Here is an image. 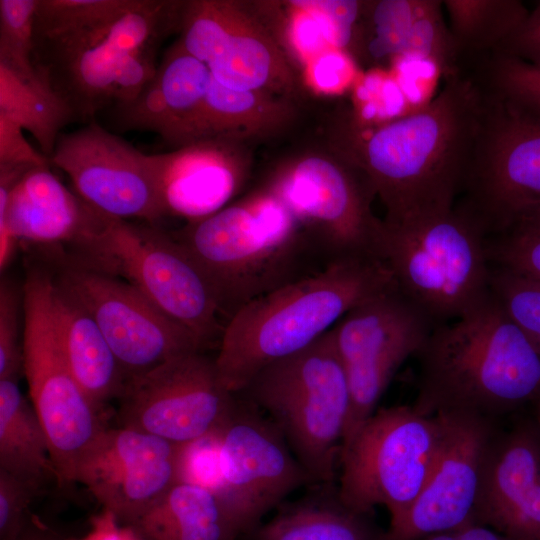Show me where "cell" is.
I'll use <instances>...</instances> for the list:
<instances>
[{"instance_id":"obj_41","label":"cell","mask_w":540,"mask_h":540,"mask_svg":"<svg viewBox=\"0 0 540 540\" xmlns=\"http://www.w3.org/2000/svg\"><path fill=\"white\" fill-rule=\"evenodd\" d=\"M158 46L143 47L122 58L113 81L112 108L132 102L153 80L158 68L155 63Z\"/></svg>"},{"instance_id":"obj_21","label":"cell","mask_w":540,"mask_h":540,"mask_svg":"<svg viewBox=\"0 0 540 540\" xmlns=\"http://www.w3.org/2000/svg\"><path fill=\"white\" fill-rule=\"evenodd\" d=\"M104 214L70 191L49 164L31 168L0 166V267L9 263L19 241L79 244Z\"/></svg>"},{"instance_id":"obj_39","label":"cell","mask_w":540,"mask_h":540,"mask_svg":"<svg viewBox=\"0 0 540 540\" xmlns=\"http://www.w3.org/2000/svg\"><path fill=\"white\" fill-rule=\"evenodd\" d=\"M41 488L0 469V540H17L32 520L29 507Z\"/></svg>"},{"instance_id":"obj_38","label":"cell","mask_w":540,"mask_h":540,"mask_svg":"<svg viewBox=\"0 0 540 540\" xmlns=\"http://www.w3.org/2000/svg\"><path fill=\"white\" fill-rule=\"evenodd\" d=\"M23 290L8 281L0 286V379L19 378L23 373V338L20 339Z\"/></svg>"},{"instance_id":"obj_2","label":"cell","mask_w":540,"mask_h":540,"mask_svg":"<svg viewBox=\"0 0 540 540\" xmlns=\"http://www.w3.org/2000/svg\"><path fill=\"white\" fill-rule=\"evenodd\" d=\"M416 357L412 406L424 416L460 412L498 420L540 396V355L492 293L435 326Z\"/></svg>"},{"instance_id":"obj_31","label":"cell","mask_w":540,"mask_h":540,"mask_svg":"<svg viewBox=\"0 0 540 540\" xmlns=\"http://www.w3.org/2000/svg\"><path fill=\"white\" fill-rule=\"evenodd\" d=\"M0 116L29 132L48 159L61 129L74 120L68 107L41 76L27 79L2 64Z\"/></svg>"},{"instance_id":"obj_36","label":"cell","mask_w":540,"mask_h":540,"mask_svg":"<svg viewBox=\"0 0 540 540\" xmlns=\"http://www.w3.org/2000/svg\"><path fill=\"white\" fill-rule=\"evenodd\" d=\"M131 0H38L34 38L79 30L124 10Z\"/></svg>"},{"instance_id":"obj_19","label":"cell","mask_w":540,"mask_h":540,"mask_svg":"<svg viewBox=\"0 0 540 540\" xmlns=\"http://www.w3.org/2000/svg\"><path fill=\"white\" fill-rule=\"evenodd\" d=\"M49 160L69 177L75 193L100 213L148 223L163 217L150 154L99 124L61 133Z\"/></svg>"},{"instance_id":"obj_33","label":"cell","mask_w":540,"mask_h":540,"mask_svg":"<svg viewBox=\"0 0 540 540\" xmlns=\"http://www.w3.org/2000/svg\"><path fill=\"white\" fill-rule=\"evenodd\" d=\"M494 97L528 115L540 118V66L494 52L472 72Z\"/></svg>"},{"instance_id":"obj_50","label":"cell","mask_w":540,"mask_h":540,"mask_svg":"<svg viewBox=\"0 0 540 540\" xmlns=\"http://www.w3.org/2000/svg\"><path fill=\"white\" fill-rule=\"evenodd\" d=\"M534 410V420L540 432V396L531 405Z\"/></svg>"},{"instance_id":"obj_49","label":"cell","mask_w":540,"mask_h":540,"mask_svg":"<svg viewBox=\"0 0 540 540\" xmlns=\"http://www.w3.org/2000/svg\"><path fill=\"white\" fill-rule=\"evenodd\" d=\"M520 223H527L540 228V209L527 216Z\"/></svg>"},{"instance_id":"obj_8","label":"cell","mask_w":540,"mask_h":540,"mask_svg":"<svg viewBox=\"0 0 540 540\" xmlns=\"http://www.w3.org/2000/svg\"><path fill=\"white\" fill-rule=\"evenodd\" d=\"M183 4L131 0L121 12L88 27L34 38V66L74 119H91L111 107L113 81L122 58L159 45L179 28Z\"/></svg>"},{"instance_id":"obj_11","label":"cell","mask_w":540,"mask_h":540,"mask_svg":"<svg viewBox=\"0 0 540 540\" xmlns=\"http://www.w3.org/2000/svg\"><path fill=\"white\" fill-rule=\"evenodd\" d=\"M300 223L325 260L381 259L384 221L375 216L376 194L343 159L310 154L280 166L264 185Z\"/></svg>"},{"instance_id":"obj_18","label":"cell","mask_w":540,"mask_h":540,"mask_svg":"<svg viewBox=\"0 0 540 540\" xmlns=\"http://www.w3.org/2000/svg\"><path fill=\"white\" fill-rule=\"evenodd\" d=\"M440 443L430 476L404 516L381 540H419L475 524V512L497 420L472 413L435 415Z\"/></svg>"},{"instance_id":"obj_6","label":"cell","mask_w":540,"mask_h":540,"mask_svg":"<svg viewBox=\"0 0 540 540\" xmlns=\"http://www.w3.org/2000/svg\"><path fill=\"white\" fill-rule=\"evenodd\" d=\"M486 238L475 219L455 204L412 222H384L381 259L398 290L437 326L491 295Z\"/></svg>"},{"instance_id":"obj_26","label":"cell","mask_w":540,"mask_h":540,"mask_svg":"<svg viewBox=\"0 0 540 540\" xmlns=\"http://www.w3.org/2000/svg\"><path fill=\"white\" fill-rule=\"evenodd\" d=\"M139 540H237L240 534L219 497L180 481L133 524Z\"/></svg>"},{"instance_id":"obj_24","label":"cell","mask_w":540,"mask_h":540,"mask_svg":"<svg viewBox=\"0 0 540 540\" xmlns=\"http://www.w3.org/2000/svg\"><path fill=\"white\" fill-rule=\"evenodd\" d=\"M51 315L66 363L99 411L120 397L127 378L87 310L63 290L53 277Z\"/></svg>"},{"instance_id":"obj_30","label":"cell","mask_w":540,"mask_h":540,"mask_svg":"<svg viewBox=\"0 0 540 540\" xmlns=\"http://www.w3.org/2000/svg\"><path fill=\"white\" fill-rule=\"evenodd\" d=\"M448 27L464 72L470 73L497 52L520 28L529 9L519 0H445Z\"/></svg>"},{"instance_id":"obj_43","label":"cell","mask_w":540,"mask_h":540,"mask_svg":"<svg viewBox=\"0 0 540 540\" xmlns=\"http://www.w3.org/2000/svg\"><path fill=\"white\" fill-rule=\"evenodd\" d=\"M23 129L9 119L0 116V165L39 166L51 164L27 141Z\"/></svg>"},{"instance_id":"obj_32","label":"cell","mask_w":540,"mask_h":540,"mask_svg":"<svg viewBox=\"0 0 540 540\" xmlns=\"http://www.w3.org/2000/svg\"><path fill=\"white\" fill-rule=\"evenodd\" d=\"M419 5L420 0L364 2L357 36L362 53L373 60L403 58Z\"/></svg>"},{"instance_id":"obj_20","label":"cell","mask_w":540,"mask_h":540,"mask_svg":"<svg viewBox=\"0 0 540 540\" xmlns=\"http://www.w3.org/2000/svg\"><path fill=\"white\" fill-rule=\"evenodd\" d=\"M183 447L134 429L106 427L75 482L118 522L131 525L181 481Z\"/></svg>"},{"instance_id":"obj_42","label":"cell","mask_w":540,"mask_h":540,"mask_svg":"<svg viewBox=\"0 0 540 540\" xmlns=\"http://www.w3.org/2000/svg\"><path fill=\"white\" fill-rule=\"evenodd\" d=\"M289 15L285 25V40L292 53L308 64L331 49L316 17L300 1L287 2Z\"/></svg>"},{"instance_id":"obj_48","label":"cell","mask_w":540,"mask_h":540,"mask_svg":"<svg viewBox=\"0 0 540 540\" xmlns=\"http://www.w3.org/2000/svg\"><path fill=\"white\" fill-rule=\"evenodd\" d=\"M17 540H61L52 531L32 519Z\"/></svg>"},{"instance_id":"obj_13","label":"cell","mask_w":540,"mask_h":540,"mask_svg":"<svg viewBox=\"0 0 540 540\" xmlns=\"http://www.w3.org/2000/svg\"><path fill=\"white\" fill-rule=\"evenodd\" d=\"M434 327L397 286L365 300L333 326L350 391L342 446L374 414L397 370L417 356Z\"/></svg>"},{"instance_id":"obj_12","label":"cell","mask_w":540,"mask_h":540,"mask_svg":"<svg viewBox=\"0 0 540 540\" xmlns=\"http://www.w3.org/2000/svg\"><path fill=\"white\" fill-rule=\"evenodd\" d=\"M486 92L485 116L456 204L490 236L540 209V118Z\"/></svg>"},{"instance_id":"obj_16","label":"cell","mask_w":540,"mask_h":540,"mask_svg":"<svg viewBox=\"0 0 540 540\" xmlns=\"http://www.w3.org/2000/svg\"><path fill=\"white\" fill-rule=\"evenodd\" d=\"M179 42L220 85L288 95L296 80L285 52L256 13L237 1H185Z\"/></svg>"},{"instance_id":"obj_34","label":"cell","mask_w":540,"mask_h":540,"mask_svg":"<svg viewBox=\"0 0 540 540\" xmlns=\"http://www.w3.org/2000/svg\"><path fill=\"white\" fill-rule=\"evenodd\" d=\"M38 0H0V64L18 75L40 77L34 62V28Z\"/></svg>"},{"instance_id":"obj_22","label":"cell","mask_w":540,"mask_h":540,"mask_svg":"<svg viewBox=\"0 0 540 540\" xmlns=\"http://www.w3.org/2000/svg\"><path fill=\"white\" fill-rule=\"evenodd\" d=\"M238 143L214 136L150 154L163 216L194 222L229 205L248 176Z\"/></svg>"},{"instance_id":"obj_9","label":"cell","mask_w":540,"mask_h":540,"mask_svg":"<svg viewBox=\"0 0 540 540\" xmlns=\"http://www.w3.org/2000/svg\"><path fill=\"white\" fill-rule=\"evenodd\" d=\"M440 435L439 418L424 416L412 405L377 409L341 448L340 501L365 515L384 506L389 525L395 524L425 486Z\"/></svg>"},{"instance_id":"obj_35","label":"cell","mask_w":540,"mask_h":540,"mask_svg":"<svg viewBox=\"0 0 540 540\" xmlns=\"http://www.w3.org/2000/svg\"><path fill=\"white\" fill-rule=\"evenodd\" d=\"M490 289L540 355V283L491 265Z\"/></svg>"},{"instance_id":"obj_4","label":"cell","mask_w":540,"mask_h":540,"mask_svg":"<svg viewBox=\"0 0 540 540\" xmlns=\"http://www.w3.org/2000/svg\"><path fill=\"white\" fill-rule=\"evenodd\" d=\"M213 284L227 320L242 306L312 274L321 257L306 232L266 187L173 235Z\"/></svg>"},{"instance_id":"obj_29","label":"cell","mask_w":540,"mask_h":540,"mask_svg":"<svg viewBox=\"0 0 540 540\" xmlns=\"http://www.w3.org/2000/svg\"><path fill=\"white\" fill-rule=\"evenodd\" d=\"M293 117V106L262 91L226 88L210 78L203 110V139L221 136L240 142L276 132Z\"/></svg>"},{"instance_id":"obj_3","label":"cell","mask_w":540,"mask_h":540,"mask_svg":"<svg viewBox=\"0 0 540 540\" xmlns=\"http://www.w3.org/2000/svg\"><path fill=\"white\" fill-rule=\"evenodd\" d=\"M393 287L383 260L347 258L251 300L225 323L214 358L221 382L240 394L265 367L305 349L351 309Z\"/></svg>"},{"instance_id":"obj_37","label":"cell","mask_w":540,"mask_h":540,"mask_svg":"<svg viewBox=\"0 0 540 540\" xmlns=\"http://www.w3.org/2000/svg\"><path fill=\"white\" fill-rule=\"evenodd\" d=\"M486 250L490 264L540 283V228L518 223L509 229L487 236Z\"/></svg>"},{"instance_id":"obj_1","label":"cell","mask_w":540,"mask_h":540,"mask_svg":"<svg viewBox=\"0 0 540 540\" xmlns=\"http://www.w3.org/2000/svg\"><path fill=\"white\" fill-rule=\"evenodd\" d=\"M487 101L477 77L459 73L407 116L374 127L348 117L336 133V155L367 179L385 208L384 222L447 212L462 193Z\"/></svg>"},{"instance_id":"obj_47","label":"cell","mask_w":540,"mask_h":540,"mask_svg":"<svg viewBox=\"0 0 540 540\" xmlns=\"http://www.w3.org/2000/svg\"><path fill=\"white\" fill-rule=\"evenodd\" d=\"M419 540H512L507 536L482 525H468L423 537Z\"/></svg>"},{"instance_id":"obj_45","label":"cell","mask_w":540,"mask_h":540,"mask_svg":"<svg viewBox=\"0 0 540 540\" xmlns=\"http://www.w3.org/2000/svg\"><path fill=\"white\" fill-rule=\"evenodd\" d=\"M540 66V1L520 28L497 51Z\"/></svg>"},{"instance_id":"obj_17","label":"cell","mask_w":540,"mask_h":540,"mask_svg":"<svg viewBox=\"0 0 540 540\" xmlns=\"http://www.w3.org/2000/svg\"><path fill=\"white\" fill-rule=\"evenodd\" d=\"M56 283L93 317L127 379L202 351L196 339L129 282L76 263Z\"/></svg>"},{"instance_id":"obj_15","label":"cell","mask_w":540,"mask_h":540,"mask_svg":"<svg viewBox=\"0 0 540 540\" xmlns=\"http://www.w3.org/2000/svg\"><path fill=\"white\" fill-rule=\"evenodd\" d=\"M218 497L247 536L297 489L314 485L271 419L244 397L217 432Z\"/></svg>"},{"instance_id":"obj_25","label":"cell","mask_w":540,"mask_h":540,"mask_svg":"<svg viewBox=\"0 0 540 540\" xmlns=\"http://www.w3.org/2000/svg\"><path fill=\"white\" fill-rule=\"evenodd\" d=\"M540 482V432L535 420L498 431L488 456L475 524L494 529Z\"/></svg>"},{"instance_id":"obj_5","label":"cell","mask_w":540,"mask_h":540,"mask_svg":"<svg viewBox=\"0 0 540 540\" xmlns=\"http://www.w3.org/2000/svg\"><path fill=\"white\" fill-rule=\"evenodd\" d=\"M239 395L270 416L314 485L333 484L350 391L331 330L265 367Z\"/></svg>"},{"instance_id":"obj_40","label":"cell","mask_w":540,"mask_h":540,"mask_svg":"<svg viewBox=\"0 0 540 540\" xmlns=\"http://www.w3.org/2000/svg\"><path fill=\"white\" fill-rule=\"evenodd\" d=\"M299 1L319 21L332 48L343 50L354 43L364 1Z\"/></svg>"},{"instance_id":"obj_27","label":"cell","mask_w":540,"mask_h":540,"mask_svg":"<svg viewBox=\"0 0 540 540\" xmlns=\"http://www.w3.org/2000/svg\"><path fill=\"white\" fill-rule=\"evenodd\" d=\"M292 504L246 537L249 540H381L384 531L345 506L333 484Z\"/></svg>"},{"instance_id":"obj_44","label":"cell","mask_w":540,"mask_h":540,"mask_svg":"<svg viewBox=\"0 0 540 540\" xmlns=\"http://www.w3.org/2000/svg\"><path fill=\"white\" fill-rule=\"evenodd\" d=\"M349 60L342 50L331 48L307 64L310 84L318 91L328 93L341 88L349 76Z\"/></svg>"},{"instance_id":"obj_7","label":"cell","mask_w":540,"mask_h":540,"mask_svg":"<svg viewBox=\"0 0 540 540\" xmlns=\"http://www.w3.org/2000/svg\"><path fill=\"white\" fill-rule=\"evenodd\" d=\"M84 266L121 276L163 314L187 330L204 351L219 344L220 299L200 265L171 234L105 216L76 245Z\"/></svg>"},{"instance_id":"obj_28","label":"cell","mask_w":540,"mask_h":540,"mask_svg":"<svg viewBox=\"0 0 540 540\" xmlns=\"http://www.w3.org/2000/svg\"><path fill=\"white\" fill-rule=\"evenodd\" d=\"M18 379H0V469L42 488L56 474L45 431Z\"/></svg>"},{"instance_id":"obj_14","label":"cell","mask_w":540,"mask_h":540,"mask_svg":"<svg viewBox=\"0 0 540 540\" xmlns=\"http://www.w3.org/2000/svg\"><path fill=\"white\" fill-rule=\"evenodd\" d=\"M238 399L221 382L214 358L189 352L127 379L118 426L186 446L217 432Z\"/></svg>"},{"instance_id":"obj_23","label":"cell","mask_w":540,"mask_h":540,"mask_svg":"<svg viewBox=\"0 0 540 540\" xmlns=\"http://www.w3.org/2000/svg\"><path fill=\"white\" fill-rule=\"evenodd\" d=\"M210 78L208 67L177 41L138 97L113 107L115 124L121 130L155 132L175 148L201 140Z\"/></svg>"},{"instance_id":"obj_10","label":"cell","mask_w":540,"mask_h":540,"mask_svg":"<svg viewBox=\"0 0 540 540\" xmlns=\"http://www.w3.org/2000/svg\"><path fill=\"white\" fill-rule=\"evenodd\" d=\"M53 276L31 270L23 290V373L45 431L59 487L76 483L80 463L106 429L99 411L70 371L56 335Z\"/></svg>"},{"instance_id":"obj_46","label":"cell","mask_w":540,"mask_h":540,"mask_svg":"<svg viewBox=\"0 0 540 540\" xmlns=\"http://www.w3.org/2000/svg\"><path fill=\"white\" fill-rule=\"evenodd\" d=\"M120 522L109 512L96 518L93 529L80 540H139L132 528L128 525L120 527Z\"/></svg>"}]
</instances>
